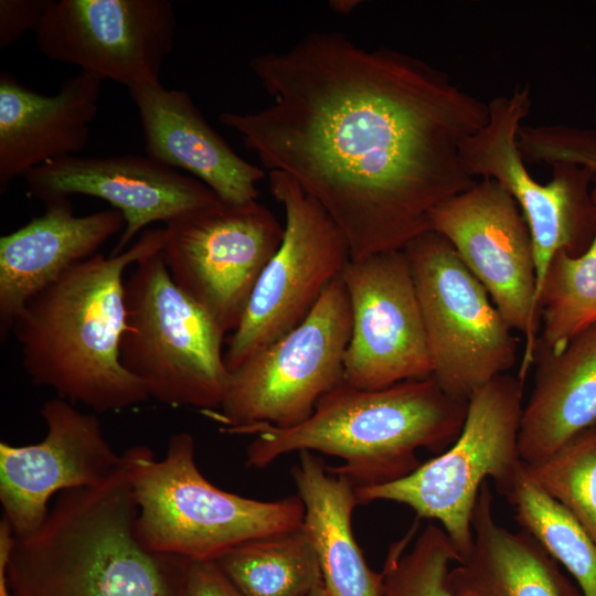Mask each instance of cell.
<instances>
[{"instance_id": "obj_1", "label": "cell", "mask_w": 596, "mask_h": 596, "mask_svg": "<svg viewBox=\"0 0 596 596\" xmlns=\"http://www.w3.org/2000/svg\"><path fill=\"white\" fill-rule=\"evenodd\" d=\"M249 67L270 104L220 121L318 201L351 260L404 249L435 206L476 183L460 150L489 105L427 62L313 32Z\"/></svg>"}, {"instance_id": "obj_2", "label": "cell", "mask_w": 596, "mask_h": 596, "mask_svg": "<svg viewBox=\"0 0 596 596\" xmlns=\"http://www.w3.org/2000/svg\"><path fill=\"white\" fill-rule=\"evenodd\" d=\"M162 228H148L124 252L100 253L74 265L26 301L11 331L31 381L96 413L149 398L123 365L125 273L161 249Z\"/></svg>"}, {"instance_id": "obj_3", "label": "cell", "mask_w": 596, "mask_h": 596, "mask_svg": "<svg viewBox=\"0 0 596 596\" xmlns=\"http://www.w3.org/2000/svg\"><path fill=\"white\" fill-rule=\"evenodd\" d=\"M137 515L123 453L119 468L106 481L60 492L43 524L15 538L7 566L10 592L180 596L187 558L148 550L137 536Z\"/></svg>"}, {"instance_id": "obj_4", "label": "cell", "mask_w": 596, "mask_h": 596, "mask_svg": "<svg viewBox=\"0 0 596 596\" xmlns=\"http://www.w3.org/2000/svg\"><path fill=\"white\" fill-rule=\"evenodd\" d=\"M468 401L447 395L432 377L407 380L377 390L342 382L324 394L301 424L279 428L254 424L234 434L253 435L246 466L263 469L294 451L339 457L329 467L356 488L398 480L421 466L416 451L441 453L458 437Z\"/></svg>"}, {"instance_id": "obj_5", "label": "cell", "mask_w": 596, "mask_h": 596, "mask_svg": "<svg viewBox=\"0 0 596 596\" xmlns=\"http://www.w3.org/2000/svg\"><path fill=\"white\" fill-rule=\"evenodd\" d=\"M138 507L136 532L150 551L188 560H215L266 535L299 529L298 496L262 501L222 490L195 462L191 434H173L163 459L142 445L124 451Z\"/></svg>"}, {"instance_id": "obj_6", "label": "cell", "mask_w": 596, "mask_h": 596, "mask_svg": "<svg viewBox=\"0 0 596 596\" xmlns=\"http://www.w3.org/2000/svg\"><path fill=\"white\" fill-rule=\"evenodd\" d=\"M120 359L149 397L210 413L227 385L225 332L171 278L161 249L137 262L125 280Z\"/></svg>"}, {"instance_id": "obj_7", "label": "cell", "mask_w": 596, "mask_h": 596, "mask_svg": "<svg viewBox=\"0 0 596 596\" xmlns=\"http://www.w3.org/2000/svg\"><path fill=\"white\" fill-rule=\"evenodd\" d=\"M523 383L505 373L478 389L468 401L460 434L447 449L398 480L356 488L359 502L392 501L418 518L438 521L461 561L472 545L481 486L491 478L507 497L523 476L518 445Z\"/></svg>"}, {"instance_id": "obj_8", "label": "cell", "mask_w": 596, "mask_h": 596, "mask_svg": "<svg viewBox=\"0 0 596 596\" xmlns=\"http://www.w3.org/2000/svg\"><path fill=\"white\" fill-rule=\"evenodd\" d=\"M424 323L432 377L450 397L469 401L518 361V338L489 294L440 234L427 231L404 248Z\"/></svg>"}, {"instance_id": "obj_9", "label": "cell", "mask_w": 596, "mask_h": 596, "mask_svg": "<svg viewBox=\"0 0 596 596\" xmlns=\"http://www.w3.org/2000/svg\"><path fill=\"white\" fill-rule=\"evenodd\" d=\"M350 334L351 307L340 276L300 324L228 371L223 402L207 414L231 434L258 423L301 424L343 382Z\"/></svg>"}, {"instance_id": "obj_10", "label": "cell", "mask_w": 596, "mask_h": 596, "mask_svg": "<svg viewBox=\"0 0 596 596\" xmlns=\"http://www.w3.org/2000/svg\"><path fill=\"white\" fill-rule=\"evenodd\" d=\"M488 105V120L462 143L461 160L469 175L494 180L520 207L532 237L539 298L554 255L578 256L595 237L594 175L589 169L567 162L551 166L547 183L538 182L528 171L518 145L532 105L528 85L517 86Z\"/></svg>"}, {"instance_id": "obj_11", "label": "cell", "mask_w": 596, "mask_h": 596, "mask_svg": "<svg viewBox=\"0 0 596 596\" xmlns=\"http://www.w3.org/2000/svg\"><path fill=\"white\" fill-rule=\"evenodd\" d=\"M269 188L285 212L284 235L225 340L228 371L300 324L351 260L342 231L290 175L270 171Z\"/></svg>"}, {"instance_id": "obj_12", "label": "cell", "mask_w": 596, "mask_h": 596, "mask_svg": "<svg viewBox=\"0 0 596 596\" xmlns=\"http://www.w3.org/2000/svg\"><path fill=\"white\" fill-rule=\"evenodd\" d=\"M161 253L177 286L226 333L233 332L284 225L264 204L221 200L166 224Z\"/></svg>"}, {"instance_id": "obj_13", "label": "cell", "mask_w": 596, "mask_h": 596, "mask_svg": "<svg viewBox=\"0 0 596 596\" xmlns=\"http://www.w3.org/2000/svg\"><path fill=\"white\" fill-rule=\"evenodd\" d=\"M429 230L444 236L489 294L514 332L524 338L519 379L534 364L541 315L534 249L515 200L494 180L482 179L435 206Z\"/></svg>"}, {"instance_id": "obj_14", "label": "cell", "mask_w": 596, "mask_h": 596, "mask_svg": "<svg viewBox=\"0 0 596 596\" xmlns=\"http://www.w3.org/2000/svg\"><path fill=\"white\" fill-rule=\"evenodd\" d=\"M175 30L168 0H50L35 40L49 60L129 88L160 82Z\"/></svg>"}, {"instance_id": "obj_15", "label": "cell", "mask_w": 596, "mask_h": 596, "mask_svg": "<svg viewBox=\"0 0 596 596\" xmlns=\"http://www.w3.org/2000/svg\"><path fill=\"white\" fill-rule=\"evenodd\" d=\"M341 279L351 307L343 382L377 390L432 376L424 323L404 249L350 260Z\"/></svg>"}, {"instance_id": "obj_16", "label": "cell", "mask_w": 596, "mask_h": 596, "mask_svg": "<svg viewBox=\"0 0 596 596\" xmlns=\"http://www.w3.org/2000/svg\"><path fill=\"white\" fill-rule=\"evenodd\" d=\"M40 414L46 425L40 443H0V502L18 539L43 524L54 494L98 486L121 464L95 414L61 397L45 401Z\"/></svg>"}, {"instance_id": "obj_17", "label": "cell", "mask_w": 596, "mask_h": 596, "mask_svg": "<svg viewBox=\"0 0 596 596\" xmlns=\"http://www.w3.org/2000/svg\"><path fill=\"white\" fill-rule=\"evenodd\" d=\"M24 181L30 198L44 202L82 194L120 211L125 227L111 254L130 246L143 228L166 224L220 199L204 183L149 156H70L30 171Z\"/></svg>"}, {"instance_id": "obj_18", "label": "cell", "mask_w": 596, "mask_h": 596, "mask_svg": "<svg viewBox=\"0 0 596 596\" xmlns=\"http://www.w3.org/2000/svg\"><path fill=\"white\" fill-rule=\"evenodd\" d=\"M102 79L79 71L54 95L0 74V192L30 171L81 152L98 111Z\"/></svg>"}, {"instance_id": "obj_19", "label": "cell", "mask_w": 596, "mask_h": 596, "mask_svg": "<svg viewBox=\"0 0 596 596\" xmlns=\"http://www.w3.org/2000/svg\"><path fill=\"white\" fill-rule=\"evenodd\" d=\"M42 215L0 238V334L34 295L74 265L96 255L125 227L120 211L76 215L68 198L45 202Z\"/></svg>"}, {"instance_id": "obj_20", "label": "cell", "mask_w": 596, "mask_h": 596, "mask_svg": "<svg viewBox=\"0 0 596 596\" xmlns=\"http://www.w3.org/2000/svg\"><path fill=\"white\" fill-rule=\"evenodd\" d=\"M138 110L147 156L190 173L231 204L256 201L265 173L241 158L205 120L185 91L160 82L128 88Z\"/></svg>"}, {"instance_id": "obj_21", "label": "cell", "mask_w": 596, "mask_h": 596, "mask_svg": "<svg viewBox=\"0 0 596 596\" xmlns=\"http://www.w3.org/2000/svg\"><path fill=\"white\" fill-rule=\"evenodd\" d=\"M471 528L470 551L448 572L458 596H582L533 534L496 521L488 481L480 488Z\"/></svg>"}, {"instance_id": "obj_22", "label": "cell", "mask_w": 596, "mask_h": 596, "mask_svg": "<svg viewBox=\"0 0 596 596\" xmlns=\"http://www.w3.org/2000/svg\"><path fill=\"white\" fill-rule=\"evenodd\" d=\"M531 396L523 405L518 445L526 465L539 462L596 425V324L557 352L536 350Z\"/></svg>"}, {"instance_id": "obj_23", "label": "cell", "mask_w": 596, "mask_h": 596, "mask_svg": "<svg viewBox=\"0 0 596 596\" xmlns=\"http://www.w3.org/2000/svg\"><path fill=\"white\" fill-rule=\"evenodd\" d=\"M290 475L304 504L302 530L331 596H382L383 573L368 565L353 535L352 514L360 504L356 487L312 451L299 453Z\"/></svg>"}, {"instance_id": "obj_24", "label": "cell", "mask_w": 596, "mask_h": 596, "mask_svg": "<svg viewBox=\"0 0 596 596\" xmlns=\"http://www.w3.org/2000/svg\"><path fill=\"white\" fill-rule=\"evenodd\" d=\"M215 561L244 596H308L323 584L302 526L241 543Z\"/></svg>"}, {"instance_id": "obj_25", "label": "cell", "mask_w": 596, "mask_h": 596, "mask_svg": "<svg viewBox=\"0 0 596 596\" xmlns=\"http://www.w3.org/2000/svg\"><path fill=\"white\" fill-rule=\"evenodd\" d=\"M592 193L596 203V181ZM539 307L536 350L557 353L575 336L596 324V234L583 254L554 255L539 292Z\"/></svg>"}, {"instance_id": "obj_26", "label": "cell", "mask_w": 596, "mask_h": 596, "mask_svg": "<svg viewBox=\"0 0 596 596\" xmlns=\"http://www.w3.org/2000/svg\"><path fill=\"white\" fill-rule=\"evenodd\" d=\"M505 498L519 525L567 570L582 596H596V543L586 531L524 472Z\"/></svg>"}, {"instance_id": "obj_27", "label": "cell", "mask_w": 596, "mask_h": 596, "mask_svg": "<svg viewBox=\"0 0 596 596\" xmlns=\"http://www.w3.org/2000/svg\"><path fill=\"white\" fill-rule=\"evenodd\" d=\"M524 473L596 543V425L575 435L547 458L525 464Z\"/></svg>"}, {"instance_id": "obj_28", "label": "cell", "mask_w": 596, "mask_h": 596, "mask_svg": "<svg viewBox=\"0 0 596 596\" xmlns=\"http://www.w3.org/2000/svg\"><path fill=\"white\" fill-rule=\"evenodd\" d=\"M413 532L389 550L382 596H458L448 583V572L460 555L447 533L429 523L407 549Z\"/></svg>"}, {"instance_id": "obj_29", "label": "cell", "mask_w": 596, "mask_h": 596, "mask_svg": "<svg viewBox=\"0 0 596 596\" xmlns=\"http://www.w3.org/2000/svg\"><path fill=\"white\" fill-rule=\"evenodd\" d=\"M520 148L526 162H567L589 169L596 181V129L567 125L528 126Z\"/></svg>"}, {"instance_id": "obj_30", "label": "cell", "mask_w": 596, "mask_h": 596, "mask_svg": "<svg viewBox=\"0 0 596 596\" xmlns=\"http://www.w3.org/2000/svg\"><path fill=\"white\" fill-rule=\"evenodd\" d=\"M180 596H244L215 560L185 561Z\"/></svg>"}, {"instance_id": "obj_31", "label": "cell", "mask_w": 596, "mask_h": 596, "mask_svg": "<svg viewBox=\"0 0 596 596\" xmlns=\"http://www.w3.org/2000/svg\"><path fill=\"white\" fill-rule=\"evenodd\" d=\"M50 0H1L0 49H7L29 31L39 29Z\"/></svg>"}, {"instance_id": "obj_32", "label": "cell", "mask_w": 596, "mask_h": 596, "mask_svg": "<svg viewBox=\"0 0 596 596\" xmlns=\"http://www.w3.org/2000/svg\"><path fill=\"white\" fill-rule=\"evenodd\" d=\"M361 4L360 0H333L329 7L337 13L349 14Z\"/></svg>"}, {"instance_id": "obj_33", "label": "cell", "mask_w": 596, "mask_h": 596, "mask_svg": "<svg viewBox=\"0 0 596 596\" xmlns=\"http://www.w3.org/2000/svg\"><path fill=\"white\" fill-rule=\"evenodd\" d=\"M8 560L0 557V596H11L7 578Z\"/></svg>"}, {"instance_id": "obj_34", "label": "cell", "mask_w": 596, "mask_h": 596, "mask_svg": "<svg viewBox=\"0 0 596 596\" xmlns=\"http://www.w3.org/2000/svg\"><path fill=\"white\" fill-rule=\"evenodd\" d=\"M308 596H331L324 584L316 587Z\"/></svg>"}]
</instances>
